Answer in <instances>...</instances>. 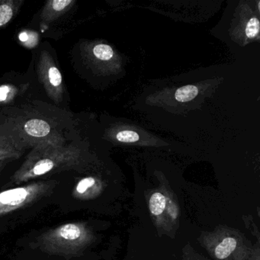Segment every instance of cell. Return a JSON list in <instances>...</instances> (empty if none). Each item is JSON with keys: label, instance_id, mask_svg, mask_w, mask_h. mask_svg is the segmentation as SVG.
I'll return each instance as SVG.
<instances>
[{"label": "cell", "instance_id": "1", "mask_svg": "<svg viewBox=\"0 0 260 260\" xmlns=\"http://www.w3.org/2000/svg\"><path fill=\"white\" fill-rule=\"evenodd\" d=\"M75 152L71 147L43 146L36 149L14 176L17 182L28 181L57 170L71 167Z\"/></svg>", "mask_w": 260, "mask_h": 260}, {"label": "cell", "instance_id": "2", "mask_svg": "<svg viewBox=\"0 0 260 260\" xmlns=\"http://www.w3.org/2000/svg\"><path fill=\"white\" fill-rule=\"evenodd\" d=\"M51 187L49 184L36 183L3 191L0 193V216L30 205L48 193Z\"/></svg>", "mask_w": 260, "mask_h": 260}, {"label": "cell", "instance_id": "3", "mask_svg": "<svg viewBox=\"0 0 260 260\" xmlns=\"http://www.w3.org/2000/svg\"><path fill=\"white\" fill-rule=\"evenodd\" d=\"M83 230L77 223L61 225L42 237V246L56 253H71L73 248L80 243Z\"/></svg>", "mask_w": 260, "mask_h": 260}, {"label": "cell", "instance_id": "4", "mask_svg": "<svg viewBox=\"0 0 260 260\" xmlns=\"http://www.w3.org/2000/svg\"><path fill=\"white\" fill-rule=\"evenodd\" d=\"M25 130L31 136L42 138L49 135L51 126L43 120L32 119L25 124Z\"/></svg>", "mask_w": 260, "mask_h": 260}, {"label": "cell", "instance_id": "5", "mask_svg": "<svg viewBox=\"0 0 260 260\" xmlns=\"http://www.w3.org/2000/svg\"><path fill=\"white\" fill-rule=\"evenodd\" d=\"M237 246V240L233 237L225 238L215 249V255L219 259L228 258Z\"/></svg>", "mask_w": 260, "mask_h": 260}, {"label": "cell", "instance_id": "6", "mask_svg": "<svg viewBox=\"0 0 260 260\" xmlns=\"http://www.w3.org/2000/svg\"><path fill=\"white\" fill-rule=\"evenodd\" d=\"M198 93H199V89L196 86L188 85L178 89L175 93V98L181 103H186L196 98Z\"/></svg>", "mask_w": 260, "mask_h": 260}, {"label": "cell", "instance_id": "7", "mask_svg": "<svg viewBox=\"0 0 260 260\" xmlns=\"http://www.w3.org/2000/svg\"><path fill=\"white\" fill-rule=\"evenodd\" d=\"M167 204V199L164 194L156 192L150 199V211L153 215H160L164 212Z\"/></svg>", "mask_w": 260, "mask_h": 260}, {"label": "cell", "instance_id": "8", "mask_svg": "<svg viewBox=\"0 0 260 260\" xmlns=\"http://www.w3.org/2000/svg\"><path fill=\"white\" fill-rule=\"evenodd\" d=\"M94 55L102 60H109L113 57L114 52L112 48L109 45H96L93 49Z\"/></svg>", "mask_w": 260, "mask_h": 260}, {"label": "cell", "instance_id": "9", "mask_svg": "<svg viewBox=\"0 0 260 260\" xmlns=\"http://www.w3.org/2000/svg\"><path fill=\"white\" fill-rule=\"evenodd\" d=\"M116 138L120 142L133 143L138 141L140 137L137 132L133 131H122L117 134Z\"/></svg>", "mask_w": 260, "mask_h": 260}, {"label": "cell", "instance_id": "10", "mask_svg": "<svg viewBox=\"0 0 260 260\" xmlns=\"http://www.w3.org/2000/svg\"><path fill=\"white\" fill-rule=\"evenodd\" d=\"M246 35L249 39H253L259 31V21L257 18H252L246 27Z\"/></svg>", "mask_w": 260, "mask_h": 260}, {"label": "cell", "instance_id": "11", "mask_svg": "<svg viewBox=\"0 0 260 260\" xmlns=\"http://www.w3.org/2000/svg\"><path fill=\"white\" fill-rule=\"evenodd\" d=\"M13 16V9L7 4L0 6V26L10 22Z\"/></svg>", "mask_w": 260, "mask_h": 260}, {"label": "cell", "instance_id": "12", "mask_svg": "<svg viewBox=\"0 0 260 260\" xmlns=\"http://www.w3.org/2000/svg\"><path fill=\"white\" fill-rule=\"evenodd\" d=\"M48 78H49L50 83L54 87H57L62 83L61 74L56 67H51L48 70Z\"/></svg>", "mask_w": 260, "mask_h": 260}, {"label": "cell", "instance_id": "13", "mask_svg": "<svg viewBox=\"0 0 260 260\" xmlns=\"http://www.w3.org/2000/svg\"><path fill=\"white\" fill-rule=\"evenodd\" d=\"M95 181L93 178L89 177L82 179L77 186V191L80 194H83L88 188L92 187L95 184Z\"/></svg>", "mask_w": 260, "mask_h": 260}, {"label": "cell", "instance_id": "14", "mask_svg": "<svg viewBox=\"0 0 260 260\" xmlns=\"http://www.w3.org/2000/svg\"><path fill=\"white\" fill-rule=\"evenodd\" d=\"M71 0H54L51 3L52 8L56 11L60 12L64 10L70 4H72Z\"/></svg>", "mask_w": 260, "mask_h": 260}, {"label": "cell", "instance_id": "15", "mask_svg": "<svg viewBox=\"0 0 260 260\" xmlns=\"http://www.w3.org/2000/svg\"><path fill=\"white\" fill-rule=\"evenodd\" d=\"M14 153L12 150H7L5 148H1L0 147V161L4 160V159H8L10 157H13Z\"/></svg>", "mask_w": 260, "mask_h": 260}, {"label": "cell", "instance_id": "16", "mask_svg": "<svg viewBox=\"0 0 260 260\" xmlns=\"http://www.w3.org/2000/svg\"><path fill=\"white\" fill-rule=\"evenodd\" d=\"M0 162H2V161H0Z\"/></svg>", "mask_w": 260, "mask_h": 260}]
</instances>
